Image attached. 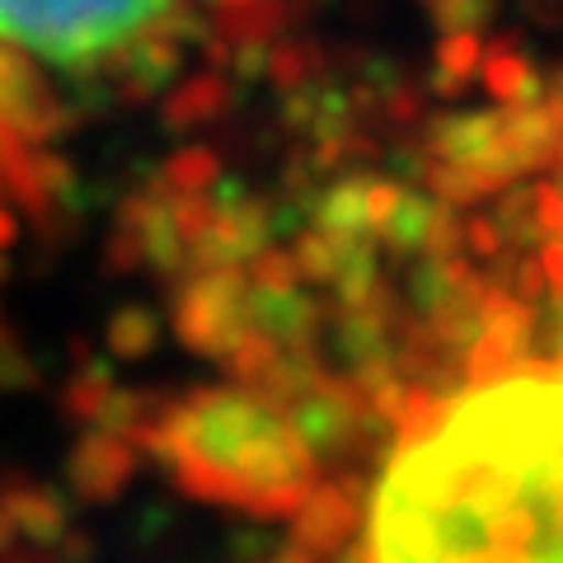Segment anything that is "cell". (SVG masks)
<instances>
[{
	"label": "cell",
	"mask_w": 563,
	"mask_h": 563,
	"mask_svg": "<svg viewBox=\"0 0 563 563\" xmlns=\"http://www.w3.org/2000/svg\"><path fill=\"white\" fill-rule=\"evenodd\" d=\"M362 563H563V372L474 385L404 437Z\"/></svg>",
	"instance_id": "cell-1"
},
{
	"label": "cell",
	"mask_w": 563,
	"mask_h": 563,
	"mask_svg": "<svg viewBox=\"0 0 563 563\" xmlns=\"http://www.w3.org/2000/svg\"><path fill=\"white\" fill-rule=\"evenodd\" d=\"M211 0H0V103L38 128L62 103H122L184 76Z\"/></svg>",
	"instance_id": "cell-2"
},
{
	"label": "cell",
	"mask_w": 563,
	"mask_h": 563,
	"mask_svg": "<svg viewBox=\"0 0 563 563\" xmlns=\"http://www.w3.org/2000/svg\"><path fill=\"white\" fill-rule=\"evenodd\" d=\"M155 455L184 488L240 507H287L301 498L306 446L291 422L250 395L207 390L179 399L151 437Z\"/></svg>",
	"instance_id": "cell-3"
},
{
	"label": "cell",
	"mask_w": 563,
	"mask_h": 563,
	"mask_svg": "<svg viewBox=\"0 0 563 563\" xmlns=\"http://www.w3.org/2000/svg\"><path fill=\"white\" fill-rule=\"evenodd\" d=\"M33 128H24L5 103H0V250L14 240V217H20V202L33 188Z\"/></svg>",
	"instance_id": "cell-4"
}]
</instances>
